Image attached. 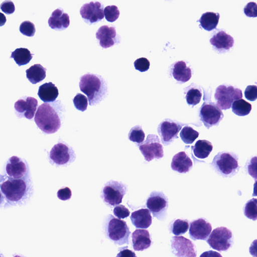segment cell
Returning <instances> with one entry per match:
<instances>
[{
  "label": "cell",
  "mask_w": 257,
  "mask_h": 257,
  "mask_svg": "<svg viewBox=\"0 0 257 257\" xmlns=\"http://www.w3.org/2000/svg\"><path fill=\"white\" fill-rule=\"evenodd\" d=\"M60 101L55 103L45 102L40 105L35 114L34 120L38 127L44 133H56L62 124L63 111Z\"/></svg>",
  "instance_id": "1"
},
{
  "label": "cell",
  "mask_w": 257,
  "mask_h": 257,
  "mask_svg": "<svg viewBox=\"0 0 257 257\" xmlns=\"http://www.w3.org/2000/svg\"><path fill=\"white\" fill-rule=\"evenodd\" d=\"M79 86L91 106L97 104L106 96L107 84L100 75L87 73L80 77Z\"/></svg>",
  "instance_id": "2"
},
{
  "label": "cell",
  "mask_w": 257,
  "mask_h": 257,
  "mask_svg": "<svg viewBox=\"0 0 257 257\" xmlns=\"http://www.w3.org/2000/svg\"><path fill=\"white\" fill-rule=\"evenodd\" d=\"M0 188L7 201L13 203L22 201L28 191V186L24 180L10 177L0 184Z\"/></svg>",
  "instance_id": "3"
},
{
  "label": "cell",
  "mask_w": 257,
  "mask_h": 257,
  "mask_svg": "<svg viewBox=\"0 0 257 257\" xmlns=\"http://www.w3.org/2000/svg\"><path fill=\"white\" fill-rule=\"evenodd\" d=\"M105 230L106 236L115 244L128 243L131 232L124 221L109 215L105 225Z\"/></svg>",
  "instance_id": "4"
},
{
  "label": "cell",
  "mask_w": 257,
  "mask_h": 257,
  "mask_svg": "<svg viewBox=\"0 0 257 257\" xmlns=\"http://www.w3.org/2000/svg\"><path fill=\"white\" fill-rule=\"evenodd\" d=\"M211 164L215 171L223 177L234 175L239 168L236 155L228 152H219L213 158Z\"/></svg>",
  "instance_id": "5"
},
{
  "label": "cell",
  "mask_w": 257,
  "mask_h": 257,
  "mask_svg": "<svg viewBox=\"0 0 257 257\" xmlns=\"http://www.w3.org/2000/svg\"><path fill=\"white\" fill-rule=\"evenodd\" d=\"M127 189L126 185L121 182L111 180L104 184L100 196L107 205L112 207L121 203Z\"/></svg>",
  "instance_id": "6"
},
{
  "label": "cell",
  "mask_w": 257,
  "mask_h": 257,
  "mask_svg": "<svg viewBox=\"0 0 257 257\" xmlns=\"http://www.w3.org/2000/svg\"><path fill=\"white\" fill-rule=\"evenodd\" d=\"M75 158L72 148L64 142L55 144L49 153L51 162L57 166H67L73 162Z\"/></svg>",
  "instance_id": "7"
},
{
  "label": "cell",
  "mask_w": 257,
  "mask_h": 257,
  "mask_svg": "<svg viewBox=\"0 0 257 257\" xmlns=\"http://www.w3.org/2000/svg\"><path fill=\"white\" fill-rule=\"evenodd\" d=\"M207 242L213 249L226 251L233 244L232 232L225 227L216 228L210 233Z\"/></svg>",
  "instance_id": "8"
},
{
  "label": "cell",
  "mask_w": 257,
  "mask_h": 257,
  "mask_svg": "<svg viewBox=\"0 0 257 257\" xmlns=\"http://www.w3.org/2000/svg\"><path fill=\"white\" fill-rule=\"evenodd\" d=\"M242 91L232 86L219 85L216 89L214 97L217 101L216 105L221 109H227L231 107L236 100L241 99Z\"/></svg>",
  "instance_id": "9"
},
{
  "label": "cell",
  "mask_w": 257,
  "mask_h": 257,
  "mask_svg": "<svg viewBox=\"0 0 257 257\" xmlns=\"http://www.w3.org/2000/svg\"><path fill=\"white\" fill-rule=\"evenodd\" d=\"M138 147L147 162L154 159L162 158L164 156L163 146L159 137L156 135H149L146 140L140 144Z\"/></svg>",
  "instance_id": "10"
},
{
  "label": "cell",
  "mask_w": 257,
  "mask_h": 257,
  "mask_svg": "<svg viewBox=\"0 0 257 257\" xmlns=\"http://www.w3.org/2000/svg\"><path fill=\"white\" fill-rule=\"evenodd\" d=\"M146 205L154 216L161 220L166 214L168 199L163 192L153 191L147 200Z\"/></svg>",
  "instance_id": "11"
},
{
  "label": "cell",
  "mask_w": 257,
  "mask_h": 257,
  "mask_svg": "<svg viewBox=\"0 0 257 257\" xmlns=\"http://www.w3.org/2000/svg\"><path fill=\"white\" fill-rule=\"evenodd\" d=\"M199 116L204 125L209 128L217 125L222 120L223 114L214 103H203L200 109Z\"/></svg>",
  "instance_id": "12"
},
{
  "label": "cell",
  "mask_w": 257,
  "mask_h": 257,
  "mask_svg": "<svg viewBox=\"0 0 257 257\" xmlns=\"http://www.w3.org/2000/svg\"><path fill=\"white\" fill-rule=\"evenodd\" d=\"M172 252L176 257H196L197 251L194 243L182 236H175L171 239Z\"/></svg>",
  "instance_id": "13"
},
{
  "label": "cell",
  "mask_w": 257,
  "mask_h": 257,
  "mask_svg": "<svg viewBox=\"0 0 257 257\" xmlns=\"http://www.w3.org/2000/svg\"><path fill=\"white\" fill-rule=\"evenodd\" d=\"M80 14L87 23L98 22L104 18L103 5L98 2L85 4L81 7Z\"/></svg>",
  "instance_id": "14"
},
{
  "label": "cell",
  "mask_w": 257,
  "mask_h": 257,
  "mask_svg": "<svg viewBox=\"0 0 257 257\" xmlns=\"http://www.w3.org/2000/svg\"><path fill=\"white\" fill-rule=\"evenodd\" d=\"M181 125L170 119L162 121L158 125V132L162 143L165 145L170 144L175 139L181 128Z\"/></svg>",
  "instance_id": "15"
},
{
  "label": "cell",
  "mask_w": 257,
  "mask_h": 257,
  "mask_svg": "<svg viewBox=\"0 0 257 257\" xmlns=\"http://www.w3.org/2000/svg\"><path fill=\"white\" fill-rule=\"evenodd\" d=\"M38 106V100L32 97L25 96L17 100L14 107L20 117L31 119L33 118Z\"/></svg>",
  "instance_id": "16"
},
{
  "label": "cell",
  "mask_w": 257,
  "mask_h": 257,
  "mask_svg": "<svg viewBox=\"0 0 257 257\" xmlns=\"http://www.w3.org/2000/svg\"><path fill=\"white\" fill-rule=\"evenodd\" d=\"M118 36L114 27L107 25L101 26L96 33V38L99 40L100 45L105 49L119 43Z\"/></svg>",
  "instance_id": "17"
},
{
  "label": "cell",
  "mask_w": 257,
  "mask_h": 257,
  "mask_svg": "<svg viewBox=\"0 0 257 257\" xmlns=\"http://www.w3.org/2000/svg\"><path fill=\"white\" fill-rule=\"evenodd\" d=\"M211 230L212 226L210 223L203 218H199L191 222L189 234L194 240H206Z\"/></svg>",
  "instance_id": "18"
},
{
  "label": "cell",
  "mask_w": 257,
  "mask_h": 257,
  "mask_svg": "<svg viewBox=\"0 0 257 257\" xmlns=\"http://www.w3.org/2000/svg\"><path fill=\"white\" fill-rule=\"evenodd\" d=\"M6 170L10 178L21 179L27 173L28 167L20 158L12 156L7 162Z\"/></svg>",
  "instance_id": "19"
},
{
  "label": "cell",
  "mask_w": 257,
  "mask_h": 257,
  "mask_svg": "<svg viewBox=\"0 0 257 257\" xmlns=\"http://www.w3.org/2000/svg\"><path fill=\"white\" fill-rule=\"evenodd\" d=\"M49 27L52 29L62 31L66 29L69 26V16L63 12V10L58 8L54 10L48 19Z\"/></svg>",
  "instance_id": "20"
},
{
  "label": "cell",
  "mask_w": 257,
  "mask_h": 257,
  "mask_svg": "<svg viewBox=\"0 0 257 257\" xmlns=\"http://www.w3.org/2000/svg\"><path fill=\"white\" fill-rule=\"evenodd\" d=\"M134 249L142 251L149 248L152 243L149 231L146 229H138L132 235Z\"/></svg>",
  "instance_id": "21"
},
{
  "label": "cell",
  "mask_w": 257,
  "mask_h": 257,
  "mask_svg": "<svg viewBox=\"0 0 257 257\" xmlns=\"http://www.w3.org/2000/svg\"><path fill=\"white\" fill-rule=\"evenodd\" d=\"M171 168L180 173H185L193 166L191 159L185 152H180L174 156L171 162Z\"/></svg>",
  "instance_id": "22"
},
{
  "label": "cell",
  "mask_w": 257,
  "mask_h": 257,
  "mask_svg": "<svg viewBox=\"0 0 257 257\" xmlns=\"http://www.w3.org/2000/svg\"><path fill=\"white\" fill-rule=\"evenodd\" d=\"M133 225L138 228H147L152 224V217L149 209L142 208L134 211L130 217Z\"/></svg>",
  "instance_id": "23"
},
{
  "label": "cell",
  "mask_w": 257,
  "mask_h": 257,
  "mask_svg": "<svg viewBox=\"0 0 257 257\" xmlns=\"http://www.w3.org/2000/svg\"><path fill=\"white\" fill-rule=\"evenodd\" d=\"M210 43L218 50H229L234 44L233 38L224 31H221L215 34Z\"/></svg>",
  "instance_id": "24"
},
{
  "label": "cell",
  "mask_w": 257,
  "mask_h": 257,
  "mask_svg": "<svg viewBox=\"0 0 257 257\" xmlns=\"http://www.w3.org/2000/svg\"><path fill=\"white\" fill-rule=\"evenodd\" d=\"M58 95L57 87L51 82L45 83L39 88L38 95L44 102L54 101Z\"/></svg>",
  "instance_id": "25"
},
{
  "label": "cell",
  "mask_w": 257,
  "mask_h": 257,
  "mask_svg": "<svg viewBox=\"0 0 257 257\" xmlns=\"http://www.w3.org/2000/svg\"><path fill=\"white\" fill-rule=\"evenodd\" d=\"M172 74L176 80L185 82L191 78L192 72L191 69L186 66L185 62L179 61L174 64Z\"/></svg>",
  "instance_id": "26"
},
{
  "label": "cell",
  "mask_w": 257,
  "mask_h": 257,
  "mask_svg": "<svg viewBox=\"0 0 257 257\" xmlns=\"http://www.w3.org/2000/svg\"><path fill=\"white\" fill-rule=\"evenodd\" d=\"M26 77L30 82L35 84L46 77V69L40 64H36L26 70Z\"/></svg>",
  "instance_id": "27"
},
{
  "label": "cell",
  "mask_w": 257,
  "mask_h": 257,
  "mask_svg": "<svg viewBox=\"0 0 257 257\" xmlns=\"http://www.w3.org/2000/svg\"><path fill=\"white\" fill-rule=\"evenodd\" d=\"M192 149L197 158L203 159L208 157L213 149V146L208 141L200 140L196 142Z\"/></svg>",
  "instance_id": "28"
},
{
  "label": "cell",
  "mask_w": 257,
  "mask_h": 257,
  "mask_svg": "<svg viewBox=\"0 0 257 257\" xmlns=\"http://www.w3.org/2000/svg\"><path fill=\"white\" fill-rule=\"evenodd\" d=\"M219 17L218 13L208 12L202 14L198 22L204 29L210 31L216 28Z\"/></svg>",
  "instance_id": "29"
},
{
  "label": "cell",
  "mask_w": 257,
  "mask_h": 257,
  "mask_svg": "<svg viewBox=\"0 0 257 257\" xmlns=\"http://www.w3.org/2000/svg\"><path fill=\"white\" fill-rule=\"evenodd\" d=\"M33 55L28 49L20 48L12 52L10 58H13L18 66H21L29 63Z\"/></svg>",
  "instance_id": "30"
},
{
  "label": "cell",
  "mask_w": 257,
  "mask_h": 257,
  "mask_svg": "<svg viewBox=\"0 0 257 257\" xmlns=\"http://www.w3.org/2000/svg\"><path fill=\"white\" fill-rule=\"evenodd\" d=\"M251 108V104L242 98L235 100L232 104L233 112L238 116L248 114Z\"/></svg>",
  "instance_id": "31"
},
{
  "label": "cell",
  "mask_w": 257,
  "mask_h": 257,
  "mask_svg": "<svg viewBox=\"0 0 257 257\" xmlns=\"http://www.w3.org/2000/svg\"><path fill=\"white\" fill-rule=\"evenodd\" d=\"M189 227V223L186 219H177L171 224L170 229L174 235L179 236L186 233Z\"/></svg>",
  "instance_id": "32"
},
{
  "label": "cell",
  "mask_w": 257,
  "mask_h": 257,
  "mask_svg": "<svg viewBox=\"0 0 257 257\" xmlns=\"http://www.w3.org/2000/svg\"><path fill=\"white\" fill-rule=\"evenodd\" d=\"M199 133L189 126H185L181 130L180 136L183 142L186 144H192L198 137Z\"/></svg>",
  "instance_id": "33"
},
{
  "label": "cell",
  "mask_w": 257,
  "mask_h": 257,
  "mask_svg": "<svg viewBox=\"0 0 257 257\" xmlns=\"http://www.w3.org/2000/svg\"><path fill=\"white\" fill-rule=\"evenodd\" d=\"M244 215L248 218L254 221L257 218V200L252 198L248 201L243 208Z\"/></svg>",
  "instance_id": "34"
},
{
  "label": "cell",
  "mask_w": 257,
  "mask_h": 257,
  "mask_svg": "<svg viewBox=\"0 0 257 257\" xmlns=\"http://www.w3.org/2000/svg\"><path fill=\"white\" fill-rule=\"evenodd\" d=\"M145 135L142 128L139 125L133 127L130 131L128 134V139L133 142L138 144L143 143L145 139Z\"/></svg>",
  "instance_id": "35"
},
{
  "label": "cell",
  "mask_w": 257,
  "mask_h": 257,
  "mask_svg": "<svg viewBox=\"0 0 257 257\" xmlns=\"http://www.w3.org/2000/svg\"><path fill=\"white\" fill-rule=\"evenodd\" d=\"M201 96L202 93L198 89L192 88L187 91L186 99L188 104L194 106L200 102Z\"/></svg>",
  "instance_id": "36"
},
{
  "label": "cell",
  "mask_w": 257,
  "mask_h": 257,
  "mask_svg": "<svg viewBox=\"0 0 257 257\" xmlns=\"http://www.w3.org/2000/svg\"><path fill=\"white\" fill-rule=\"evenodd\" d=\"M103 12L106 20L110 22L115 21L119 17L120 14L117 7L114 5L106 7Z\"/></svg>",
  "instance_id": "37"
},
{
  "label": "cell",
  "mask_w": 257,
  "mask_h": 257,
  "mask_svg": "<svg viewBox=\"0 0 257 257\" xmlns=\"http://www.w3.org/2000/svg\"><path fill=\"white\" fill-rule=\"evenodd\" d=\"M88 98L81 93H77L73 99L76 108L81 111L86 110L88 105Z\"/></svg>",
  "instance_id": "38"
},
{
  "label": "cell",
  "mask_w": 257,
  "mask_h": 257,
  "mask_svg": "<svg viewBox=\"0 0 257 257\" xmlns=\"http://www.w3.org/2000/svg\"><path fill=\"white\" fill-rule=\"evenodd\" d=\"M20 32L28 37H32L34 35L36 29L34 24L29 21L23 22L19 28Z\"/></svg>",
  "instance_id": "39"
},
{
  "label": "cell",
  "mask_w": 257,
  "mask_h": 257,
  "mask_svg": "<svg viewBox=\"0 0 257 257\" xmlns=\"http://www.w3.org/2000/svg\"><path fill=\"white\" fill-rule=\"evenodd\" d=\"M134 65L136 70L143 72L147 71L149 69L150 63L146 58L141 57L137 59L134 62Z\"/></svg>",
  "instance_id": "40"
},
{
  "label": "cell",
  "mask_w": 257,
  "mask_h": 257,
  "mask_svg": "<svg viewBox=\"0 0 257 257\" xmlns=\"http://www.w3.org/2000/svg\"><path fill=\"white\" fill-rule=\"evenodd\" d=\"M114 215L118 219H123L130 214L129 210L123 205H117L113 209Z\"/></svg>",
  "instance_id": "41"
},
{
  "label": "cell",
  "mask_w": 257,
  "mask_h": 257,
  "mask_svg": "<svg viewBox=\"0 0 257 257\" xmlns=\"http://www.w3.org/2000/svg\"><path fill=\"white\" fill-rule=\"evenodd\" d=\"M245 98L250 101H254L257 98V87L256 85H248L244 91Z\"/></svg>",
  "instance_id": "42"
},
{
  "label": "cell",
  "mask_w": 257,
  "mask_h": 257,
  "mask_svg": "<svg viewBox=\"0 0 257 257\" xmlns=\"http://www.w3.org/2000/svg\"><path fill=\"white\" fill-rule=\"evenodd\" d=\"M256 4L254 2H249L244 8V13L245 15L249 17H256Z\"/></svg>",
  "instance_id": "43"
},
{
  "label": "cell",
  "mask_w": 257,
  "mask_h": 257,
  "mask_svg": "<svg viewBox=\"0 0 257 257\" xmlns=\"http://www.w3.org/2000/svg\"><path fill=\"white\" fill-rule=\"evenodd\" d=\"M57 197L63 201L69 200L71 198L72 196V192L71 189L65 187L63 188L60 189L57 193Z\"/></svg>",
  "instance_id": "44"
},
{
  "label": "cell",
  "mask_w": 257,
  "mask_h": 257,
  "mask_svg": "<svg viewBox=\"0 0 257 257\" xmlns=\"http://www.w3.org/2000/svg\"><path fill=\"white\" fill-rule=\"evenodd\" d=\"M0 8L3 12L8 15L13 14L15 11V7L13 2L10 1L3 2L1 4Z\"/></svg>",
  "instance_id": "45"
},
{
  "label": "cell",
  "mask_w": 257,
  "mask_h": 257,
  "mask_svg": "<svg viewBox=\"0 0 257 257\" xmlns=\"http://www.w3.org/2000/svg\"><path fill=\"white\" fill-rule=\"evenodd\" d=\"M116 257H137L135 253L127 249V246L120 248Z\"/></svg>",
  "instance_id": "46"
},
{
  "label": "cell",
  "mask_w": 257,
  "mask_h": 257,
  "mask_svg": "<svg viewBox=\"0 0 257 257\" xmlns=\"http://www.w3.org/2000/svg\"><path fill=\"white\" fill-rule=\"evenodd\" d=\"M200 257H222L221 254L215 251L209 250L203 252Z\"/></svg>",
  "instance_id": "47"
},
{
  "label": "cell",
  "mask_w": 257,
  "mask_h": 257,
  "mask_svg": "<svg viewBox=\"0 0 257 257\" xmlns=\"http://www.w3.org/2000/svg\"><path fill=\"white\" fill-rule=\"evenodd\" d=\"M7 21L6 16L4 14L0 12V27L4 26Z\"/></svg>",
  "instance_id": "48"
},
{
  "label": "cell",
  "mask_w": 257,
  "mask_h": 257,
  "mask_svg": "<svg viewBox=\"0 0 257 257\" xmlns=\"http://www.w3.org/2000/svg\"><path fill=\"white\" fill-rule=\"evenodd\" d=\"M4 200V196L3 195L2 192L0 191V204L2 203Z\"/></svg>",
  "instance_id": "49"
},
{
  "label": "cell",
  "mask_w": 257,
  "mask_h": 257,
  "mask_svg": "<svg viewBox=\"0 0 257 257\" xmlns=\"http://www.w3.org/2000/svg\"><path fill=\"white\" fill-rule=\"evenodd\" d=\"M14 257H25V256L20 255H16L14 256Z\"/></svg>",
  "instance_id": "50"
},
{
  "label": "cell",
  "mask_w": 257,
  "mask_h": 257,
  "mask_svg": "<svg viewBox=\"0 0 257 257\" xmlns=\"http://www.w3.org/2000/svg\"><path fill=\"white\" fill-rule=\"evenodd\" d=\"M0 257H5V256L0 252Z\"/></svg>",
  "instance_id": "51"
}]
</instances>
